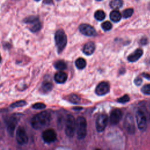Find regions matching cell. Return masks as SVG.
Listing matches in <instances>:
<instances>
[{"label":"cell","mask_w":150,"mask_h":150,"mask_svg":"<svg viewBox=\"0 0 150 150\" xmlns=\"http://www.w3.org/2000/svg\"><path fill=\"white\" fill-rule=\"evenodd\" d=\"M142 54H143L142 50L141 49H138L128 56V60L131 62H136L141 57Z\"/></svg>","instance_id":"obj_14"},{"label":"cell","mask_w":150,"mask_h":150,"mask_svg":"<svg viewBox=\"0 0 150 150\" xmlns=\"http://www.w3.org/2000/svg\"><path fill=\"white\" fill-rule=\"evenodd\" d=\"M94 17L98 21H103L105 17V14L103 11L98 10L94 13Z\"/></svg>","instance_id":"obj_24"},{"label":"cell","mask_w":150,"mask_h":150,"mask_svg":"<svg viewBox=\"0 0 150 150\" xmlns=\"http://www.w3.org/2000/svg\"><path fill=\"white\" fill-rule=\"evenodd\" d=\"M129 100V97L128 95L125 94L123 96H122L121 97L119 98L118 100H117V101L120 103H127L128 102V101Z\"/></svg>","instance_id":"obj_31"},{"label":"cell","mask_w":150,"mask_h":150,"mask_svg":"<svg viewBox=\"0 0 150 150\" xmlns=\"http://www.w3.org/2000/svg\"><path fill=\"white\" fill-rule=\"evenodd\" d=\"M19 116L13 115L8 117L6 120L7 131L11 137H12L13 135L14 131L19 121Z\"/></svg>","instance_id":"obj_6"},{"label":"cell","mask_w":150,"mask_h":150,"mask_svg":"<svg viewBox=\"0 0 150 150\" xmlns=\"http://www.w3.org/2000/svg\"><path fill=\"white\" fill-rule=\"evenodd\" d=\"M134 12V11H133V9L132 8H128V9H125L123 12H122V16L124 18H128L129 17H130L132 13Z\"/></svg>","instance_id":"obj_27"},{"label":"cell","mask_w":150,"mask_h":150,"mask_svg":"<svg viewBox=\"0 0 150 150\" xmlns=\"http://www.w3.org/2000/svg\"><path fill=\"white\" fill-rule=\"evenodd\" d=\"M42 137L45 142L50 144L54 142L57 138V135L54 129L49 128L45 130L42 134Z\"/></svg>","instance_id":"obj_8"},{"label":"cell","mask_w":150,"mask_h":150,"mask_svg":"<svg viewBox=\"0 0 150 150\" xmlns=\"http://www.w3.org/2000/svg\"><path fill=\"white\" fill-rule=\"evenodd\" d=\"M54 66L56 69L59 70H63L66 69L67 64L64 61L59 60L55 62V63L54 64Z\"/></svg>","instance_id":"obj_22"},{"label":"cell","mask_w":150,"mask_h":150,"mask_svg":"<svg viewBox=\"0 0 150 150\" xmlns=\"http://www.w3.org/2000/svg\"><path fill=\"white\" fill-rule=\"evenodd\" d=\"M97 1H101V0H97Z\"/></svg>","instance_id":"obj_38"},{"label":"cell","mask_w":150,"mask_h":150,"mask_svg":"<svg viewBox=\"0 0 150 150\" xmlns=\"http://www.w3.org/2000/svg\"><path fill=\"white\" fill-rule=\"evenodd\" d=\"M136 120L138 128L141 131H145L147 127V122L146 116L142 111H137L136 113Z\"/></svg>","instance_id":"obj_7"},{"label":"cell","mask_w":150,"mask_h":150,"mask_svg":"<svg viewBox=\"0 0 150 150\" xmlns=\"http://www.w3.org/2000/svg\"><path fill=\"white\" fill-rule=\"evenodd\" d=\"M108 123V117L105 114H100L96 120V129L98 132H103Z\"/></svg>","instance_id":"obj_9"},{"label":"cell","mask_w":150,"mask_h":150,"mask_svg":"<svg viewBox=\"0 0 150 150\" xmlns=\"http://www.w3.org/2000/svg\"><path fill=\"white\" fill-rule=\"evenodd\" d=\"M76 66V67L79 69H84L86 66V62L85 60V59H84L83 58L81 57H79L78 58L75 62Z\"/></svg>","instance_id":"obj_21"},{"label":"cell","mask_w":150,"mask_h":150,"mask_svg":"<svg viewBox=\"0 0 150 150\" xmlns=\"http://www.w3.org/2000/svg\"><path fill=\"white\" fill-rule=\"evenodd\" d=\"M142 82V79H141L140 77H137L134 80V83L137 85V86H139L141 84Z\"/></svg>","instance_id":"obj_32"},{"label":"cell","mask_w":150,"mask_h":150,"mask_svg":"<svg viewBox=\"0 0 150 150\" xmlns=\"http://www.w3.org/2000/svg\"><path fill=\"white\" fill-rule=\"evenodd\" d=\"M37 21H39V18L37 16H30L27 17L25 19H24L23 22L26 23L31 24Z\"/></svg>","instance_id":"obj_26"},{"label":"cell","mask_w":150,"mask_h":150,"mask_svg":"<svg viewBox=\"0 0 150 150\" xmlns=\"http://www.w3.org/2000/svg\"><path fill=\"white\" fill-rule=\"evenodd\" d=\"M110 91V86L108 83L102 81L100 83L96 88V93L98 96H103Z\"/></svg>","instance_id":"obj_12"},{"label":"cell","mask_w":150,"mask_h":150,"mask_svg":"<svg viewBox=\"0 0 150 150\" xmlns=\"http://www.w3.org/2000/svg\"><path fill=\"white\" fill-rule=\"evenodd\" d=\"M51 114L47 111H42L35 115L31 120V125L35 129L43 128L49 125Z\"/></svg>","instance_id":"obj_1"},{"label":"cell","mask_w":150,"mask_h":150,"mask_svg":"<svg viewBox=\"0 0 150 150\" xmlns=\"http://www.w3.org/2000/svg\"><path fill=\"white\" fill-rule=\"evenodd\" d=\"M76 121L71 115H67L65 120V133L69 137H73L76 129Z\"/></svg>","instance_id":"obj_4"},{"label":"cell","mask_w":150,"mask_h":150,"mask_svg":"<svg viewBox=\"0 0 150 150\" xmlns=\"http://www.w3.org/2000/svg\"><path fill=\"white\" fill-rule=\"evenodd\" d=\"M122 117V114L120 110L118 108L113 110L110 114V121L111 124L114 125L118 124L120 122V121L121 120Z\"/></svg>","instance_id":"obj_13"},{"label":"cell","mask_w":150,"mask_h":150,"mask_svg":"<svg viewBox=\"0 0 150 150\" xmlns=\"http://www.w3.org/2000/svg\"><path fill=\"white\" fill-rule=\"evenodd\" d=\"M96 49L95 44L93 42H90L85 44V45L83 47V51L84 54L86 55H91L93 53L94 50Z\"/></svg>","instance_id":"obj_17"},{"label":"cell","mask_w":150,"mask_h":150,"mask_svg":"<svg viewBox=\"0 0 150 150\" xmlns=\"http://www.w3.org/2000/svg\"><path fill=\"white\" fill-rule=\"evenodd\" d=\"M123 2L122 0H111L110 6L112 9H119L122 6Z\"/></svg>","instance_id":"obj_20"},{"label":"cell","mask_w":150,"mask_h":150,"mask_svg":"<svg viewBox=\"0 0 150 150\" xmlns=\"http://www.w3.org/2000/svg\"><path fill=\"white\" fill-rule=\"evenodd\" d=\"M54 78V80L56 81V83L62 84V83H64L66 81V80L67 79V75L65 72L60 70V71H57L55 74Z\"/></svg>","instance_id":"obj_15"},{"label":"cell","mask_w":150,"mask_h":150,"mask_svg":"<svg viewBox=\"0 0 150 150\" xmlns=\"http://www.w3.org/2000/svg\"><path fill=\"white\" fill-rule=\"evenodd\" d=\"M77 138L80 139L85 138L87 134V122L83 117H79L76 122Z\"/></svg>","instance_id":"obj_3"},{"label":"cell","mask_w":150,"mask_h":150,"mask_svg":"<svg viewBox=\"0 0 150 150\" xmlns=\"http://www.w3.org/2000/svg\"><path fill=\"white\" fill-rule=\"evenodd\" d=\"M101 27L103 30L105 31H108L112 28V24L109 21H105L101 24Z\"/></svg>","instance_id":"obj_28"},{"label":"cell","mask_w":150,"mask_h":150,"mask_svg":"<svg viewBox=\"0 0 150 150\" xmlns=\"http://www.w3.org/2000/svg\"><path fill=\"white\" fill-rule=\"evenodd\" d=\"M26 104H27V103L25 100H19L12 103L10 105V108H15L17 107H21L25 106Z\"/></svg>","instance_id":"obj_23"},{"label":"cell","mask_w":150,"mask_h":150,"mask_svg":"<svg viewBox=\"0 0 150 150\" xmlns=\"http://www.w3.org/2000/svg\"><path fill=\"white\" fill-rule=\"evenodd\" d=\"M57 1H58V0H57Z\"/></svg>","instance_id":"obj_40"},{"label":"cell","mask_w":150,"mask_h":150,"mask_svg":"<svg viewBox=\"0 0 150 150\" xmlns=\"http://www.w3.org/2000/svg\"><path fill=\"white\" fill-rule=\"evenodd\" d=\"M121 13L117 10H114L112 11L110 14V18L111 19V20L113 22H117L118 21H120V19H121Z\"/></svg>","instance_id":"obj_18"},{"label":"cell","mask_w":150,"mask_h":150,"mask_svg":"<svg viewBox=\"0 0 150 150\" xmlns=\"http://www.w3.org/2000/svg\"><path fill=\"white\" fill-rule=\"evenodd\" d=\"M149 118H150V114H149Z\"/></svg>","instance_id":"obj_39"},{"label":"cell","mask_w":150,"mask_h":150,"mask_svg":"<svg viewBox=\"0 0 150 150\" xmlns=\"http://www.w3.org/2000/svg\"><path fill=\"white\" fill-rule=\"evenodd\" d=\"M1 60H2V59H1V54H0V63L1 62Z\"/></svg>","instance_id":"obj_36"},{"label":"cell","mask_w":150,"mask_h":150,"mask_svg":"<svg viewBox=\"0 0 150 150\" xmlns=\"http://www.w3.org/2000/svg\"><path fill=\"white\" fill-rule=\"evenodd\" d=\"M16 138L18 143L20 145H24L28 142V135L23 127H19L18 128L16 133Z\"/></svg>","instance_id":"obj_10"},{"label":"cell","mask_w":150,"mask_h":150,"mask_svg":"<svg viewBox=\"0 0 150 150\" xmlns=\"http://www.w3.org/2000/svg\"><path fill=\"white\" fill-rule=\"evenodd\" d=\"M142 76H143L144 77H145V78L148 79V80L150 79V74H148V73H143V74H142Z\"/></svg>","instance_id":"obj_33"},{"label":"cell","mask_w":150,"mask_h":150,"mask_svg":"<svg viewBox=\"0 0 150 150\" xmlns=\"http://www.w3.org/2000/svg\"><path fill=\"white\" fill-rule=\"evenodd\" d=\"M30 25L31 26L29 28V29L32 32H33V33L38 32L41 29V27H42L41 23L39 22V21H37L34 23H31Z\"/></svg>","instance_id":"obj_19"},{"label":"cell","mask_w":150,"mask_h":150,"mask_svg":"<svg viewBox=\"0 0 150 150\" xmlns=\"http://www.w3.org/2000/svg\"><path fill=\"white\" fill-rule=\"evenodd\" d=\"M43 2L45 4H51L52 2V0H44Z\"/></svg>","instance_id":"obj_35"},{"label":"cell","mask_w":150,"mask_h":150,"mask_svg":"<svg viewBox=\"0 0 150 150\" xmlns=\"http://www.w3.org/2000/svg\"><path fill=\"white\" fill-rule=\"evenodd\" d=\"M54 40L58 53L62 52L67 44V36L63 29H59L56 31Z\"/></svg>","instance_id":"obj_2"},{"label":"cell","mask_w":150,"mask_h":150,"mask_svg":"<svg viewBox=\"0 0 150 150\" xmlns=\"http://www.w3.org/2000/svg\"><path fill=\"white\" fill-rule=\"evenodd\" d=\"M32 107L33 109L40 110V109L45 108L46 107V105L44 103H36L33 104Z\"/></svg>","instance_id":"obj_30"},{"label":"cell","mask_w":150,"mask_h":150,"mask_svg":"<svg viewBox=\"0 0 150 150\" xmlns=\"http://www.w3.org/2000/svg\"><path fill=\"white\" fill-rule=\"evenodd\" d=\"M141 91L146 95H150V84L144 85L141 88Z\"/></svg>","instance_id":"obj_29"},{"label":"cell","mask_w":150,"mask_h":150,"mask_svg":"<svg viewBox=\"0 0 150 150\" xmlns=\"http://www.w3.org/2000/svg\"><path fill=\"white\" fill-rule=\"evenodd\" d=\"M35 1H40V0H35Z\"/></svg>","instance_id":"obj_37"},{"label":"cell","mask_w":150,"mask_h":150,"mask_svg":"<svg viewBox=\"0 0 150 150\" xmlns=\"http://www.w3.org/2000/svg\"><path fill=\"white\" fill-rule=\"evenodd\" d=\"M68 100L70 102L73 104H77L80 102V98L76 94H72L70 95L68 97Z\"/></svg>","instance_id":"obj_25"},{"label":"cell","mask_w":150,"mask_h":150,"mask_svg":"<svg viewBox=\"0 0 150 150\" xmlns=\"http://www.w3.org/2000/svg\"><path fill=\"white\" fill-rule=\"evenodd\" d=\"M146 42H147V39H145V38L142 39V40H141V41L142 45H145V44H146Z\"/></svg>","instance_id":"obj_34"},{"label":"cell","mask_w":150,"mask_h":150,"mask_svg":"<svg viewBox=\"0 0 150 150\" xmlns=\"http://www.w3.org/2000/svg\"><path fill=\"white\" fill-rule=\"evenodd\" d=\"M124 128L129 134H132L135 132V127L134 120L132 115L129 113H127L125 117L124 121Z\"/></svg>","instance_id":"obj_5"},{"label":"cell","mask_w":150,"mask_h":150,"mask_svg":"<svg viewBox=\"0 0 150 150\" xmlns=\"http://www.w3.org/2000/svg\"><path fill=\"white\" fill-rule=\"evenodd\" d=\"M79 30L80 32L88 36H93L96 35V31L95 29L90 25L88 24H81L79 26Z\"/></svg>","instance_id":"obj_11"},{"label":"cell","mask_w":150,"mask_h":150,"mask_svg":"<svg viewBox=\"0 0 150 150\" xmlns=\"http://www.w3.org/2000/svg\"><path fill=\"white\" fill-rule=\"evenodd\" d=\"M53 87V85L52 83L49 81H45L42 83L39 90L40 93L43 94H47L52 90Z\"/></svg>","instance_id":"obj_16"}]
</instances>
